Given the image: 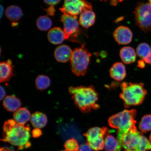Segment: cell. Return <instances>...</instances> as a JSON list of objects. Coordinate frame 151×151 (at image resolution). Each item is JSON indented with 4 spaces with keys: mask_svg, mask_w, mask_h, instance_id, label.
Listing matches in <instances>:
<instances>
[{
    "mask_svg": "<svg viewBox=\"0 0 151 151\" xmlns=\"http://www.w3.org/2000/svg\"><path fill=\"white\" fill-rule=\"evenodd\" d=\"M66 151V150H63V151Z\"/></svg>",
    "mask_w": 151,
    "mask_h": 151,
    "instance_id": "cell-41",
    "label": "cell"
},
{
    "mask_svg": "<svg viewBox=\"0 0 151 151\" xmlns=\"http://www.w3.org/2000/svg\"></svg>",
    "mask_w": 151,
    "mask_h": 151,
    "instance_id": "cell-42",
    "label": "cell"
},
{
    "mask_svg": "<svg viewBox=\"0 0 151 151\" xmlns=\"http://www.w3.org/2000/svg\"><path fill=\"white\" fill-rule=\"evenodd\" d=\"M78 151H92V150L91 148L88 143H84L81 145L79 147Z\"/></svg>",
    "mask_w": 151,
    "mask_h": 151,
    "instance_id": "cell-28",
    "label": "cell"
},
{
    "mask_svg": "<svg viewBox=\"0 0 151 151\" xmlns=\"http://www.w3.org/2000/svg\"><path fill=\"white\" fill-rule=\"evenodd\" d=\"M0 91H1V100H2L6 96V92L3 86H1V88H0Z\"/></svg>",
    "mask_w": 151,
    "mask_h": 151,
    "instance_id": "cell-32",
    "label": "cell"
},
{
    "mask_svg": "<svg viewBox=\"0 0 151 151\" xmlns=\"http://www.w3.org/2000/svg\"><path fill=\"white\" fill-rule=\"evenodd\" d=\"M121 88L122 92L120 97L125 108L143 103L147 93L143 84L124 82L121 85Z\"/></svg>",
    "mask_w": 151,
    "mask_h": 151,
    "instance_id": "cell-4",
    "label": "cell"
},
{
    "mask_svg": "<svg viewBox=\"0 0 151 151\" xmlns=\"http://www.w3.org/2000/svg\"><path fill=\"white\" fill-rule=\"evenodd\" d=\"M45 10L46 11L47 14L49 16H54L55 12V9L53 6H50Z\"/></svg>",
    "mask_w": 151,
    "mask_h": 151,
    "instance_id": "cell-30",
    "label": "cell"
},
{
    "mask_svg": "<svg viewBox=\"0 0 151 151\" xmlns=\"http://www.w3.org/2000/svg\"><path fill=\"white\" fill-rule=\"evenodd\" d=\"M150 141L151 142V133L150 135Z\"/></svg>",
    "mask_w": 151,
    "mask_h": 151,
    "instance_id": "cell-37",
    "label": "cell"
},
{
    "mask_svg": "<svg viewBox=\"0 0 151 151\" xmlns=\"http://www.w3.org/2000/svg\"><path fill=\"white\" fill-rule=\"evenodd\" d=\"M77 17L67 14H63L61 17V21L63 25V31L66 40L70 37L76 34L79 30V22L77 20Z\"/></svg>",
    "mask_w": 151,
    "mask_h": 151,
    "instance_id": "cell-9",
    "label": "cell"
},
{
    "mask_svg": "<svg viewBox=\"0 0 151 151\" xmlns=\"http://www.w3.org/2000/svg\"><path fill=\"white\" fill-rule=\"evenodd\" d=\"M3 8L2 6H1V17H2V12H3Z\"/></svg>",
    "mask_w": 151,
    "mask_h": 151,
    "instance_id": "cell-36",
    "label": "cell"
},
{
    "mask_svg": "<svg viewBox=\"0 0 151 151\" xmlns=\"http://www.w3.org/2000/svg\"><path fill=\"white\" fill-rule=\"evenodd\" d=\"M37 28L41 31H47L51 27L52 22L51 19L47 16H41L37 21Z\"/></svg>",
    "mask_w": 151,
    "mask_h": 151,
    "instance_id": "cell-24",
    "label": "cell"
},
{
    "mask_svg": "<svg viewBox=\"0 0 151 151\" xmlns=\"http://www.w3.org/2000/svg\"><path fill=\"white\" fill-rule=\"evenodd\" d=\"M109 133V130L107 127H95L91 128L84 135L88 140L96 137H105Z\"/></svg>",
    "mask_w": 151,
    "mask_h": 151,
    "instance_id": "cell-20",
    "label": "cell"
},
{
    "mask_svg": "<svg viewBox=\"0 0 151 151\" xmlns=\"http://www.w3.org/2000/svg\"><path fill=\"white\" fill-rule=\"evenodd\" d=\"M100 1H107V0H100Z\"/></svg>",
    "mask_w": 151,
    "mask_h": 151,
    "instance_id": "cell-40",
    "label": "cell"
},
{
    "mask_svg": "<svg viewBox=\"0 0 151 151\" xmlns=\"http://www.w3.org/2000/svg\"><path fill=\"white\" fill-rule=\"evenodd\" d=\"M122 147L124 151H147L151 150V142L137 129H132L123 136Z\"/></svg>",
    "mask_w": 151,
    "mask_h": 151,
    "instance_id": "cell-5",
    "label": "cell"
},
{
    "mask_svg": "<svg viewBox=\"0 0 151 151\" xmlns=\"http://www.w3.org/2000/svg\"><path fill=\"white\" fill-rule=\"evenodd\" d=\"M143 60L145 63L150 64V65H151V47L150 54H149V55L147 57Z\"/></svg>",
    "mask_w": 151,
    "mask_h": 151,
    "instance_id": "cell-33",
    "label": "cell"
},
{
    "mask_svg": "<svg viewBox=\"0 0 151 151\" xmlns=\"http://www.w3.org/2000/svg\"><path fill=\"white\" fill-rule=\"evenodd\" d=\"M122 146L113 136L107 135L104 139V147L107 151H121Z\"/></svg>",
    "mask_w": 151,
    "mask_h": 151,
    "instance_id": "cell-22",
    "label": "cell"
},
{
    "mask_svg": "<svg viewBox=\"0 0 151 151\" xmlns=\"http://www.w3.org/2000/svg\"><path fill=\"white\" fill-rule=\"evenodd\" d=\"M69 92L76 106L82 112L88 113L99 108L97 104L99 95L93 86H71Z\"/></svg>",
    "mask_w": 151,
    "mask_h": 151,
    "instance_id": "cell-2",
    "label": "cell"
},
{
    "mask_svg": "<svg viewBox=\"0 0 151 151\" xmlns=\"http://www.w3.org/2000/svg\"><path fill=\"white\" fill-rule=\"evenodd\" d=\"M13 66L10 60L7 61L1 62L0 63V81L1 83L8 82L14 75Z\"/></svg>",
    "mask_w": 151,
    "mask_h": 151,
    "instance_id": "cell-12",
    "label": "cell"
},
{
    "mask_svg": "<svg viewBox=\"0 0 151 151\" xmlns=\"http://www.w3.org/2000/svg\"><path fill=\"white\" fill-rule=\"evenodd\" d=\"M30 120L33 127L39 129L45 127L48 122L46 115L40 112H36L32 114Z\"/></svg>",
    "mask_w": 151,
    "mask_h": 151,
    "instance_id": "cell-18",
    "label": "cell"
},
{
    "mask_svg": "<svg viewBox=\"0 0 151 151\" xmlns=\"http://www.w3.org/2000/svg\"><path fill=\"white\" fill-rule=\"evenodd\" d=\"M32 136L34 138H37L40 137L42 135V132L39 128H35L32 132Z\"/></svg>",
    "mask_w": 151,
    "mask_h": 151,
    "instance_id": "cell-29",
    "label": "cell"
},
{
    "mask_svg": "<svg viewBox=\"0 0 151 151\" xmlns=\"http://www.w3.org/2000/svg\"><path fill=\"white\" fill-rule=\"evenodd\" d=\"M137 114V111L134 109L124 110L113 115L109 118V125L118 130L116 139L122 146L123 137L124 134L131 129H137L135 119Z\"/></svg>",
    "mask_w": 151,
    "mask_h": 151,
    "instance_id": "cell-3",
    "label": "cell"
},
{
    "mask_svg": "<svg viewBox=\"0 0 151 151\" xmlns=\"http://www.w3.org/2000/svg\"><path fill=\"white\" fill-rule=\"evenodd\" d=\"M90 53L84 47L75 49L70 59L72 71L76 76H84L86 73L90 58Z\"/></svg>",
    "mask_w": 151,
    "mask_h": 151,
    "instance_id": "cell-6",
    "label": "cell"
},
{
    "mask_svg": "<svg viewBox=\"0 0 151 151\" xmlns=\"http://www.w3.org/2000/svg\"><path fill=\"white\" fill-rule=\"evenodd\" d=\"M6 17L11 21H18L21 18L22 11L19 7L15 5H11L7 7L5 11Z\"/></svg>",
    "mask_w": 151,
    "mask_h": 151,
    "instance_id": "cell-21",
    "label": "cell"
},
{
    "mask_svg": "<svg viewBox=\"0 0 151 151\" xmlns=\"http://www.w3.org/2000/svg\"><path fill=\"white\" fill-rule=\"evenodd\" d=\"M149 3H150L151 5V0H148Z\"/></svg>",
    "mask_w": 151,
    "mask_h": 151,
    "instance_id": "cell-38",
    "label": "cell"
},
{
    "mask_svg": "<svg viewBox=\"0 0 151 151\" xmlns=\"http://www.w3.org/2000/svg\"><path fill=\"white\" fill-rule=\"evenodd\" d=\"M65 147L66 151H78L79 149L78 142L74 138L66 141Z\"/></svg>",
    "mask_w": 151,
    "mask_h": 151,
    "instance_id": "cell-27",
    "label": "cell"
},
{
    "mask_svg": "<svg viewBox=\"0 0 151 151\" xmlns=\"http://www.w3.org/2000/svg\"><path fill=\"white\" fill-rule=\"evenodd\" d=\"M136 23L145 32L151 29V5L149 3H140L134 12Z\"/></svg>",
    "mask_w": 151,
    "mask_h": 151,
    "instance_id": "cell-7",
    "label": "cell"
},
{
    "mask_svg": "<svg viewBox=\"0 0 151 151\" xmlns=\"http://www.w3.org/2000/svg\"><path fill=\"white\" fill-rule=\"evenodd\" d=\"M5 109L10 112H15L19 109L21 106L20 100L14 96H7L3 101Z\"/></svg>",
    "mask_w": 151,
    "mask_h": 151,
    "instance_id": "cell-16",
    "label": "cell"
},
{
    "mask_svg": "<svg viewBox=\"0 0 151 151\" xmlns=\"http://www.w3.org/2000/svg\"><path fill=\"white\" fill-rule=\"evenodd\" d=\"M31 128L19 124L14 120L5 121L4 124L2 138L1 141L8 142L11 144L19 147V150L29 148L31 146L29 140Z\"/></svg>",
    "mask_w": 151,
    "mask_h": 151,
    "instance_id": "cell-1",
    "label": "cell"
},
{
    "mask_svg": "<svg viewBox=\"0 0 151 151\" xmlns=\"http://www.w3.org/2000/svg\"><path fill=\"white\" fill-rule=\"evenodd\" d=\"M120 55L122 61L124 64L133 63L136 59V53L131 47H125L122 48L120 50Z\"/></svg>",
    "mask_w": 151,
    "mask_h": 151,
    "instance_id": "cell-17",
    "label": "cell"
},
{
    "mask_svg": "<svg viewBox=\"0 0 151 151\" xmlns=\"http://www.w3.org/2000/svg\"><path fill=\"white\" fill-rule=\"evenodd\" d=\"M91 4L86 0H65L63 7L60 9L63 14L77 17L87 9L92 10Z\"/></svg>",
    "mask_w": 151,
    "mask_h": 151,
    "instance_id": "cell-8",
    "label": "cell"
},
{
    "mask_svg": "<svg viewBox=\"0 0 151 151\" xmlns=\"http://www.w3.org/2000/svg\"><path fill=\"white\" fill-rule=\"evenodd\" d=\"M138 66L141 68H143L145 67V62L144 61L142 60H139L138 61Z\"/></svg>",
    "mask_w": 151,
    "mask_h": 151,
    "instance_id": "cell-34",
    "label": "cell"
},
{
    "mask_svg": "<svg viewBox=\"0 0 151 151\" xmlns=\"http://www.w3.org/2000/svg\"><path fill=\"white\" fill-rule=\"evenodd\" d=\"M47 4L50 6H54L60 3L61 0H43Z\"/></svg>",
    "mask_w": 151,
    "mask_h": 151,
    "instance_id": "cell-31",
    "label": "cell"
},
{
    "mask_svg": "<svg viewBox=\"0 0 151 151\" xmlns=\"http://www.w3.org/2000/svg\"><path fill=\"white\" fill-rule=\"evenodd\" d=\"M31 114L30 111L26 108H21L15 112L13 118L17 123L24 125L30 120Z\"/></svg>",
    "mask_w": 151,
    "mask_h": 151,
    "instance_id": "cell-19",
    "label": "cell"
},
{
    "mask_svg": "<svg viewBox=\"0 0 151 151\" xmlns=\"http://www.w3.org/2000/svg\"><path fill=\"white\" fill-rule=\"evenodd\" d=\"M113 37L119 44L126 45L131 42L133 34L128 27L120 26L115 30Z\"/></svg>",
    "mask_w": 151,
    "mask_h": 151,
    "instance_id": "cell-10",
    "label": "cell"
},
{
    "mask_svg": "<svg viewBox=\"0 0 151 151\" xmlns=\"http://www.w3.org/2000/svg\"><path fill=\"white\" fill-rule=\"evenodd\" d=\"M150 46L147 43H141L137 47L136 53L138 56L143 60L147 57L150 54Z\"/></svg>",
    "mask_w": 151,
    "mask_h": 151,
    "instance_id": "cell-26",
    "label": "cell"
},
{
    "mask_svg": "<svg viewBox=\"0 0 151 151\" xmlns=\"http://www.w3.org/2000/svg\"><path fill=\"white\" fill-rule=\"evenodd\" d=\"M96 15L91 9L85 10L80 14L79 23L82 27L88 28L95 22Z\"/></svg>",
    "mask_w": 151,
    "mask_h": 151,
    "instance_id": "cell-15",
    "label": "cell"
},
{
    "mask_svg": "<svg viewBox=\"0 0 151 151\" xmlns=\"http://www.w3.org/2000/svg\"><path fill=\"white\" fill-rule=\"evenodd\" d=\"M73 52L69 46L62 45L56 49L54 52V56L57 61L61 63H66L71 59Z\"/></svg>",
    "mask_w": 151,
    "mask_h": 151,
    "instance_id": "cell-11",
    "label": "cell"
},
{
    "mask_svg": "<svg viewBox=\"0 0 151 151\" xmlns=\"http://www.w3.org/2000/svg\"><path fill=\"white\" fill-rule=\"evenodd\" d=\"M35 83L37 89L42 91L50 86L51 81L50 78L47 76L40 75L37 77Z\"/></svg>",
    "mask_w": 151,
    "mask_h": 151,
    "instance_id": "cell-23",
    "label": "cell"
},
{
    "mask_svg": "<svg viewBox=\"0 0 151 151\" xmlns=\"http://www.w3.org/2000/svg\"><path fill=\"white\" fill-rule=\"evenodd\" d=\"M117 1H119V2H121L123 1V0H117Z\"/></svg>",
    "mask_w": 151,
    "mask_h": 151,
    "instance_id": "cell-39",
    "label": "cell"
},
{
    "mask_svg": "<svg viewBox=\"0 0 151 151\" xmlns=\"http://www.w3.org/2000/svg\"><path fill=\"white\" fill-rule=\"evenodd\" d=\"M47 37L50 42L54 45L61 44L66 40L65 33L61 28L55 27L48 32Z\"/></svg>",
    "mask_w": 151,
    "mask_h": 151,
    "instance_id": "cell-13",
    "label": "cell"
},
{
    "mask_svg": "<svg viewBox=\"0 0 151 151\" xmlns=\"http://www.w3.org/2000/svg\"><path fill=\"white\" fill-rule=\"evenodd\" d=\"M139 128L143 133L151 131V114H147L143 117L139 122Z\"/></svg>",
    "mask_w": 151,
    "mask_h": 151,
    "instance_id": "cell-25",
    "label": "cell"
},
{
    "mask_svg": "<svg viewBox=\"0 0 151 151\" xmlns=\"http://www.w3.org/2000/svg\"><path fill=\"white\" fill-rule=\"evenodd\" d=\"M110 75L111 78L116 81L123 80L126 75L125 66L121 62H116L111 67Z\"/></svg>",
    "mask_w": 151,
    "mask_h": 151,
    "instance_id": "cell-14",
    "label": "cell"
},
{
    "mask_svg": "<svg viewBox=\"0 0 151 151\" xmlns=\"http://www.w3.org/2000/svg\"><path fill=\"white\" fill-rule=\"evenodd\" d=\"M1 151H14L10 148H7L6 147H3L1 148Z\"/></svg>",
    "mask_w": 151,
    "mask_h": 151,
    "instance_id": "cell-35",
    "label": "cell"
}]
</instances>
